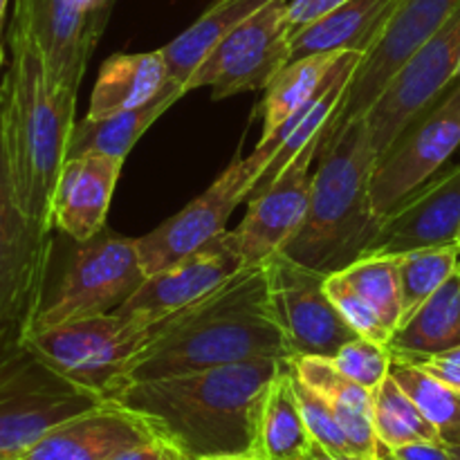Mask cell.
<instances>
[{
    "instance_id": "d590c367",
    "label": "cell",
    "mask_w": 460,
    "mask_h": 460,
    "mask_svg": "<svg viewBox=\"0 0 460 460\" xmlns=\"http://www.w3.org/2000/svg\"><path fill=\"white\" fill-rule=\"evenodd\" d=\"M326 292L328 296H331L332 304H335V308L341 313V317L349 322V326L353 328L359 337H367V340L380 341V344L389 346L391 332L386 331V326L382 323V319L377 317L376 310H373L371 305L364 301V296L350 286L349 279H346L344 274H328Z\"/></svg>"
},
{
    "instance_id": "484cf974",
    "label": "cell",
    "mask_w": 460,
    "mask_h": 460,
    "mask_svg": "<svg viewBox=\"0 0 460 460\" xmlns=\"http://www.w3.org/2000/svg\"><path fill=\"white\" fill-rule=\"evenodd\" d=\"M169 81V66H166L162 49L115 54V57L106 58L99 70L85 117L97 119V117L148 103L166 88Z\"/></svg>"
},
{
    "instance_id": "b9f144b4",
    "label": "cell",
    "mask_w": 460,
    "mask_h": 460,
    "mask_svg": "<svg viewBox=\"0 0 460 460\" xmlns=\"http://www.w3.org/2000/svg\"><path fill=\"white\" fill-rule=\"evenodd\" d=\"M301 460H340V458H335L332 454H328L326 449L322 447V445H314L313 452H310L308 456H304Z\"/></svg>"
},
{
    "instance_id": "7bdbcfd3",
    "label": "cell",
    "mask_w": 460,
    "mask_h": 460,
    "mask_svg": "<svg viewBox=\"0 0 460 460\" xmlns=\"http://www.w3.org/2000/svg\"><path fill=\"white\" fill-rule=\"evenodd\" d=\"M4 9H7V0H0V57H4V49H3V21H4Z\"/></svg>"
},
{
    "instance_id": "7dc6e473",
    "label": "cell",
    "mask_w": 460,
    "mask_h": 460,
    "mask_svg": "<svg viewBox=\"0 0 460 460\" xmlns=\"http://www.w3.org/2000/svg\"><path fill=\"white\" fill-rule=\"evenodd\" d=\"M117 3V0H112V4H115Z\"/></svg>"
},
{
    "instance_id": "e575fe53",
    "label": "cell",
    "mask_w": 460,
    "mask_h": 460,
    "mask_svg": "<svg viewBox=\"0 0 460 460\" xmlns=\"http://www.w3.org/2000/svg\"><path fill=\"white\" fill-rule=\"evenodd\" d=\"M331 364L364 389H377L391 371V349L380 341L355 337L331 358Z\"/></svg>"
},
{
    "instance_id": "f1b7e54d",
    "label": "cell",
    "mask_w": 460,
    "mask_h": 460,
    "mask_svg": "<svg viewBox=\"0 0 460 460\" xmlns=\"http://www.w3.org/2000/svg\"><path fill=\"white\" fill-rule=\"evenodd\" d=\"M341 52H323L296 58L274 76L272 84L265 88V97L259 106V111L263 112L261 137H270L288 117L295 115L322 90Z\"/></svg>"
},
{
    "instance_id": "7c38bea8",
    "label": "cell",
    "mask_w": 460,
    "mask_h": 460,
    "mask_svg": "<svg viewBox=\"0 0 460 460\" xmlns=\"http://www.w3.org/2000/svg\"><path fill=\"white\" fill-rule=\"evenodd\" d=\"M460 146V79L429 111L407 126L394 146L377 157L371 178L373 209L385 218L400 200L434 178Z\"/></svg>"
},
{
    "instance_id": "5b68a950",
    "label": "cell",
    "mask_w": 460,
    "mask_h": 460,
    "mask_svg": "<svg viewBox=\"0 0 460 460\" xmlns=\"http://www.w3.org/2000/svg\"><path fill=\"white\" fill-rule=\"evenodd\" d=\"M72 243L75 247L57 277H48L31 332L115 313L148 279L137 238L103 227L88 241Z\"/></svg>"
},
{
    "instance_id": "60d3db41",
    "label": "cell",
    "mask_w": 460,
    "mask_h": 460,
    "mask_svg": "<svg viewBox=\"0 0 460 460\" xmlns=\"http://www.w3.org/2000/svg\"><path fill=\"white\" fill-rule=\"evenodd\" d=\"M198 460H265L252 452H241V454H216V456H202Z\"/></svg>"
},
{
    "instance_id": "e0dca14e",
    "label": "cell",
    "mask_w": 460,
    "mask_h": 460,
    "mask_svg": "<svg viewBox=\"0 0 460 460\" xmlns=\"http://www.w3.org/2000/svg\"><path fill=\"white\" fill-rule=\"evenodd\" d=\"M247 187L250 182L245 175V157L238 153L205 193L193 198L182 211L164 220L160 227L137 238L139 259L148 277L171 268L227 232L229 216L245 202Z\"/></svg>"
},
{
    "instance_id": "7402d4cb",
    "label": "cell",
    "mask_w": 460,
    "mask_h": 460,
    "mask_svg": "<svg viewBox=\"0 0 460 460\" xmlns=\"http://www.w3.org/2000/svg\"><path fill=\"white\" fill-rule=\"evenodd\" d=\"M288 359L296 376L331 404L355 456L359 460H382V445L373 427V391L341 376L328 358Z\"/></svg>"
},
{
    "instance_id": "277c9868",
    "label": "cell",
    "mask_w": 460,
    "mask_h": 460,
    "mask_svg": "<svg viewBox=\"0 0 460 460\" xmlns=\"http://www.w3.org/2000/svg\"><path fill=\"white\" fill-rule=\"evenodd\" d=\"M377 164L367 117L346 121L317 155L310 202L286 254L319 272H340L362 259L380 227L371 198Z\"/></svg>"
},
{
    "instance_id": "f6af8a7d",
    "label": "cell",
    "mask_w": 460,
    "mask_h": 460,
    "mask_svg": "<svg viewBox=\"0 0 460 460\" xmlns=\"http://www.w3.org/2000/svg\"><path fill=\"white\" fill-rule=\"evenodd\" d=\"M3 63H4V57H0V67H3Z\"/></svg>"
},
{
    "instance_id": "bcb514c9",
    "label": "cell",
    "mask_w": 460,
    "mask_h": 460,
    "mask_svg": "<svg viewBox=\"0 0 460 460\" xmlns=\"http://www.w3.org/2000/svg\"><path fill=\"white\" fill-rule=\"evenodd\" d=\"M456 245H458V247H460V236H458V243H456Z\"/></svg>"
},
{
    "instance_id": "2e32d148",
    "label": "cell",
    "mask_w": 460,
    "mask_h": 460,
    "mask_svg": "<svg viewBox=\"0 0 460 460\" xmlns=\"http://www.w3.org/2000/svg\"><path fill=\"white\" fill-rule=\"evenodd\" d=\"M328 135L304 148L261 196L247 202V214L234 229L245 268H259L286 250L305 218L314 164Z\"/></svg>"
},
{
    "instance_id": "9c48e42d",
    "label": "cell",
    "mask_w": 460,
    "mask_h": 460,
    "mask_svg": "<svg viewBox=\"0 0 460 460\" xmlns=\"http://www.w3.org/2000/svg\"><path fill=\"white\" fill-rule=\"evenodd\" d=\"M290 0H272L216 43L187 81V93L211 88V97L263 90L290 63Z\"/></svg>"
},
{
    "instance_id": "c3c4849f",
    "label": "cell",
    "mask_w": 460,
    "mask_h": 460,
    "mask_svg": "<svg viewBox=\"0 0 460 460\" xmlns=\"http://www.w3.org/2000/svg\"><path fill=\"white\" fill-rule=\"evenodd\" d=\"M458 270H460V263H458Z\"/></svg>"
},
{
    "instance_id": "52a82bcc",
    "label": "cell",
    "mask_w": 460,
    "mask_h": 460,
    "mask_svg": "<svg viewBox=\"0 0 460 460\" xmlns=\"http://www.w3.org/2000/svg\"><path fill=\"white\" fill-rule=\"evenodd\" d=\"M155 328L111 313L36 331L25 344L70 382L112 398L126 367L153 340Z\"/></svg>"
},
{
    "instance_id": "6da1fadb",
    "label": "cell",
    "mask_w": 460,
    "mask_h": 460,
    "mask_svg": "<svg viewBox=\"0 0 460 460\" xmlns=\"http://www.w3.org/2000/svg\"><path fill=\"white\" fill-rule=\"evenodd\" d=\"M256 358H290L270 301L265 265L241 270L209 296L162 319L153 340L126 367L119 389Z\"/></svg>"
},
{
    "instance_id": "ee69618b",
    "label": "cell",
    "mask_w": 460,
    "mask_h": 460,
    "mask_svg": "<svg viewBox=\"0 0 460 460\" xmlns=\"http://www.w3.org/2000/svg\"><path fill=\"white\" fill-rule=\"evenodd\" d=\"M449 452H452L454 460H460V445H447Z\"/></svg>"
},
{
    "instance_id": "d6986e66",
    "label": "cell",
    "mask_w": 460,
    "mask_h": 460,
    "mask_svg": "<svg viewBox=\"0 0 460 460\" xmlns=\"http://www.w3.org/2000/svg\"><path fill=\"white\" fill-rule=\"evenodd\" d=\"M460 236V164L434 175L380 220L364 256H395L420 247L456 245Z\"/></svg>"
},
{
    "instance_id": "8d00e7d4",
    "label": "cell",
    "mask_w": 460,
    "mask_h": 460,
    "mask_svg": "<svg viewBox=\"0 0 460 460\" xmlns=\"http://www.w3.org/2000/svg\"><path fill=\"white\" fill-rule=\"evenodd\" d=\"M394 358L404 359V362L427 371L429 376L438 377V380L447 382V385L460 389V346H456V349L452 350H445V353H436V355H409V358L394 355Z\"/></svg>"
},
{
    "instance_id": "603a6c76",
    "label": "cell",
    "mask_w": 460,
    "mask_h": 460,
    "mask_svg": "<svg viewBox=\"0 0 460 460\" xmlns=\"http://www.w3.org/2000/svg\"><path fill=\"white\" fill-rule=\"evenodd\" d=\"M400 0H346L292 36L290 61L323 52L367 54L385 31Z\"/></svg>"
},
{
    "instance_id": "8992f818",
    "label": "cell",
    "mask_w": 460,
    "mask_h": 460,
    "mask_svg": "<svg viewBox=\"0 0 460 460\" xmlns=\"http://www.w3.org/2000/svg\"><path fill=\"white\" fill-rule=\"evenodd\" d=\"M102 400L54 371L27 344L0 353V460H21L49 429Z\"/></svg>"
},
{
    "instance_id": "4dcf8cb0",
    "label": "cell",
    "mask_w": 460,
    "mask_h": 460,
    "mask_svg": "<svg viewBox=\"0 0 460 460\" xmlns=\"http://www.w3.org/2000/svg\"><path fill=\"white\" fill-rule=\"evenodd\" d=\"M391 377L407 391L445 445H460V389L391 355Z\"/></svg>"
},
{
    "instance_id": "44dd1931",
    "label": "cell",
    "mask_w": 460,
    "mask_h": 460,
    "mask_svg": "<svg viewBox=\"0 0 460 460\" xmlns=\"http://www.w3.org/2000/svg\"><path fill=\"white\" fill-rule=\"evenodd\" d=\"M124 162L108 155L66 157L52 196V223L70 241H88L106 227Z\"/></svg>"
},
{
    "instance_id": "d4e9b609",
    "label": "cell",
    "mask_w": 460,
    "mask_h": 460,
    "mask_svg": "<svg viewBox=\"0 0 460 460\" xmlns=\"http://www.w3.org/2000/svg\"><path fill=\"white\" fill-rule=\"evenodd\" d=\"M184 94H187L184 85L171 79L166 88L148 103L97 117V119L85 117V119L76 121L70 135V144H67V157L108 155L126 160L137 139L151 128L153 121L160 119Z\"/></svg>"
},
{
    "instance_id": "7a4b0ae2",
    "label": "cell",
    "mask_w": 460,
    "mask_h": 460,
    "mask_svg": "<svg viewBox=\"0 0 460 460\" xmlns=\"http://www.w3.org/2000/svg\"><path fill=\"white\" fill-rule=\"evenodd\" d=\"M281 364L277 358H256L130 382L112 400L146 416L193 460L252 452L259 402Z\"/></svg>"
},
{
    "instance_id": "f546056e",
    "label": "cell",
    "mask_w": 460,
    "mask_h": 460,
    "mask_svg": "<svg viewBox=\"0 0 460 460\" xmlns=\"http://www.w3.org/2000/svg\"><path fill=\"white\" fill-rule=\"evenodd\" d=\"M373 427L382 449L402 447L420 440L443 443L438 429L427 420L425 413L391 377V373L377 389H373Z\"/></svg>"
},
{
    "instance_id": "30bf717a",
    "label": "cell",
    "mask_w": 460,
    "mask_h": 460,
    "mask_svg": "<svg viewBox=\"0 0 460 460\" xmlns=\"http://www.w3.org/2000/svg\"><path fill=\"white\" fill-rule=\"evenodd\" d=\"M458 63L460 9L400 66L364 112L377 157L385 155L407 126L443 97L447 85L458 79Z\"/></svg>"
},
{
    "instance_id": "ab89813d",
    "label": "cell",
    "mask_w": 460,
    "mask_h": 460,
    "mask_svg": "<svg viewBox=\"0 0 460 460\" xmlns=\"http://www.w3.org/2000/svg\"><path fill=\"white\" fill-rule=\"evenodd\" d=\"M382 460H454V456L445 443L420 440V443H409L402 447L382 449Z\"/></svg>"
},
{
    "instance_id": "83f0119b",
    "label": "cell",
    "mask_w": 460,
    "mask_h": 460,
    "mask_svg": "<svg viewBox=\"0 0 460 460\" xmlns=\"http://www.w3.org/2000/svg\"><path fill=\"white\" fill-rule=\"evenodd\" d=\"M270 3L272 0H214L191 27L162 48L171 79L187 90V81L216 43Z\"/></svg>"
},
{
    "instance_id": "ffe728a7",
    "label": "cell",
    "mask_w": 460,
    "mask_h": 460,
    "mask_svg": "<svg viewBox=\"0 0 460 460\" xmlns=\"http://www.w3.org/2000/svg\"><path fill=\"white\" fill-rule=\"evenodd\" d=\"M157 434L160 429L146 416L106 398L49 429L21 460H111Z\"/></svg>"
},
{
    "instance_id": "8fae6325",
    "label": "cell",
    "mask_w": 460,
    "mask_h": 460,
    "mask_svg": "<svg viewBox=\"0 0 460 460\" xmlns=\"http://www.w3.org/2000/svg\"><path fill=\"white\" fill-rule=\"evenodd\" d=\"M274 314L286 335L290 358H328L359 337L326 292V272L290 259L286 252L265 263Z\"/></svg>"
},
{
    "instance_id": "836d02e7",
    "label": "cell",
    "mask_w": 460,
    "mask_h": 460,
    "mask_svg": "<svg viewBox=\"0 0 460 460\" xmlns=\"http://www.w3.org/2000/svg\"><path fill=\"white\" fill-rule=\"evenodd\" d=\"M295 373V368H292ZM295 389L296 398H299L301 411H304L305 425H308L310 434H313L314 443L322 445L328 454H332L340 460H359L355 456L353 447H350L349 438H346L344 429L337 422L335 413H332L331 404L326 402L323 395H319L317 391L310 389L304 380L295 373Z\"/></svg>"
},
{
    "instance_id": "74e56055",
    "label": "cell",
    "mask_w": 460,
    "mask_h": 460,
    "mask_svg": "<svg viewBox=\"0 0 460 460\" xmlns=\"http://www.w3.org/2000/svg\"><path fill=\"white\" fill-rule=\"evenodd\" d=\"M111 460H193V458L189 456L182 447H178L173 440L157 434L155 438L135 445V447L130 449H124V452H119Z\"/></svg>"
},
{
    "instance_id": "d6a6232c",
    "label": "cell",
    "mask_w": 460,
    "mask_h": 460,
    "mask_svg": "<svg viewBox=\"0 0 460 460\" xmlns=\"http://www.w3.org/2000/svg\"><path fill=\"white\" fill-rule=\"evenodd\" d=\"M398 256L400 288H402V322L429 299L449 277L458 270L460 247L436 245L404 252ZM400 322V323H402Z\"/></svg>"
},
{
    "instance_id": "f35d334b",
    "label": "cell",
    "mask_w": 460,
    "mask_h": 460,
    "mask_svg": "<svg viewBox=\"0 0 460 460\" xmlns=\"http://www.w3.org/2000/svg\"><path fill=\"white\" fill-rule=\"evenodd\" d=\"M341 3H346V0H290L288 18H290L292 36H295L296 31L304 30V27H308L310 22L326 16V13L332 12L335 7H340Z\"/></svg>"
},
{
    "instance_id": "4316f807",
    "label": "cell",
    "mask_w": 460,
    "mask_h": 460,
    "mask_svg": "<svg viewBox=\"0 0 460 460\" xmlns=\"http://www.w3.org/2000/svg\"><path fill=\"white\" fill-rule=\"evenodd\" d=\"M460 346V270L422 301L389 341L391 355H436Z\"/></svg>"
},
{
    "instance_id": "5bb4252c",
    "label": "cell",
    "mask_w": 460,
    "mask_h": 460,
    "mask_svg": "<svg viewBox=\"0 0 460 460\" xmlns=\"http://www.w3.org/2000/svg\"><path fill=\"white\" fill-rule=\"evenodd\" d=\"M460 9V0H400L377 43L358 63L331 135L353 117L364 115L386 81Z\"/></svg>"
},
{
    "instance_id": "ac0fdd59",
    "label": "cell",
    "mask_w": 460,
    "mask_h": 460,
    "mask_svg": "<svg viewBox=\"0 0 460 460\" xmlns=\"http://www.w3.org/2000/svg\"><path fill=\"white\" fill-rule=\"evenodd\" d=\"M362 57L364 54L359 52H341L322 90L295 115L288 117L270 137L259 139L254 151L245 157V175L250 182L245 202L261 196L308 144H313L322 135L331 137V124L335 121L337 111L344 102V94Z\"/></svg>"
},
{
    "instance_id": "1f68e13d",
    "label": "cell",
    "mask_w": 460,
    "mask_h": 460,
    "mask_svg": "<svg viewBox=\"0 0 460 460\" xmlns=\"http://www.w3.org/2000/svg\"><path fill=\"white\" fill-rule=\"evenodd\" d=\"M350 286L377 313L386 331H398L402 322V288H400L398 256H362L349 268L340 270Z\"/></svg>"
},
{
    "instance_id": "cb8c5ba5",
    "label": "cell",
    "mask_w": 460,
    "mask_h": 460,
    "mask_svg": "<svg viewBox=\"0 0 460 460\" xmlns=\"http://www.w3.org/2000/svg\"><path fill=\"white\" fill-rule=\"evenodd\" d=\"M314 445L296 398L290 359H283L259 402L252 454L265 460H301Z\"/></svg>"
},
{
    "instance_id": "ba28073f",
    "label": "cell",
    "mask_w": 460,
    "mask_h": 460,
    "mask_svg": "<svg viewBox=\"0 0 460 460\" xmlns=\"http://www.w3.org/2000/svg\"><path fill=\"white\" fill-rule=\"evenodd\" d=\"M54 254V234L31 223L13 198L0 135V353L34 328Z\"/></svg>"
},
{
    "instance_id": "3957f363",
    "label": "cell",
    "mask_w": 460,
    "mask_h": 460,
    "mask_svg": "<svg viewBox=\"0 0 460 460\" xmlns=\"http://www.w3.org/2000/svg\"><path fill=\"white\" fill-rule=\"evenodd\" d=\"M9 66L0 81V135L13 198L22 214L54 232L52 196L75 128L76 97L52 84L30 27L9 25Z\"/></svg>"
},
{
    "instance_id": "9a60e30c",
    "label": "cell",
    "mask_w": 460,
    "mask_h": 460,
    "mask_svg": "<svg viewBox=\"0 0 460 460\" xmlns=\"http://www.w3.org/2000/svg\"><path fill=\"white\" fill-rule=\"evenodd\" d=\"M245 270L232 229L202 245L171 268L151 274L137 292L115 313L144 326H157L162 319L189 308Z\"/></svg>"
},
{
    "instance_id": "4fadbf2b",
    "label": "cell",
    "mask_w": 460,
    "mask_h": 460,
    "mask_svg": "<svg viewBox=\"0 0 460 460\" xmlns=\"http://www.w3.org/2000/svg\"><path fill=\"white\" fill-rule=\"evenodd\" d=\"M111 12L112 0H16L13 4V16L30 27L52 84L70 97L79 93Z\"/></svg>"
}]
</instances>
